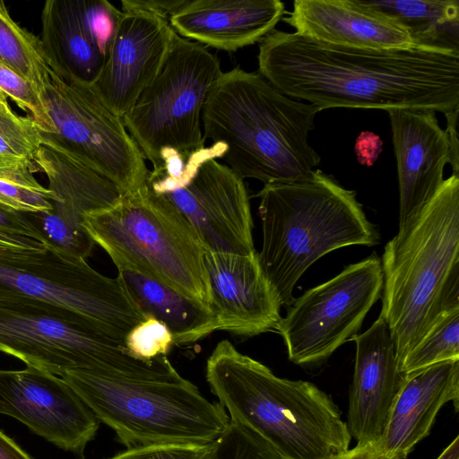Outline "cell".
<instances>
[{"label":"cell","mask_w":459,"mask_h":459,"mask_svg":"<svg viewBox=\"0 0 459 459\" xmlns=\"http://www.w3.org/2000/svg\"><path fill=\"white\" fill-rule=\"evenodd\" d=\"M258 49V73L319 111L414 108L446 115L459 108V50L347 48L275 29Z\"/></svg>","instance_id":"6da1fadb"},{"label":"cell","mask_w":459,"mask_h":459,"mask_svg":"<svg viewBox=\"0 0 459 459\" xmlns=\"http://www.w3.org/2000/svg\"><path fill=\"white\" fill-rule=\"evenodd\" d=\"M319 109L291 100L258 72H222L208 92L204 138L227 147L222 156L241 179L264 185L309 180L321 157L308 143Z\"/></svg>","instance_id":"7a4b0ae2"},{"label":"cell","mask_w":459,"mask_h":459,"mask_svg":"<svg viewBox=\"0 0 459 459\" xmlns=\"http://www.w3.org/2000/svg\"><path fill=\"white\" fill-rule=\"evenodd\" d=\"M205 377L230 419L281 459H333L349 449L348 425L331 396L310 382L276 377L228 340L209 356Z\"/></svg>","instance_id":"3957f363"},{"label":"cell","mask_w":459,"mask_h":459,"mask_svg":"<svg viewBox=\"0 0 459 459\" xmlns=\"http://www.w3.org/2000/svg\"><path fill=\"white\" fill-rule=\"evenodd\" d=\"M382 310L398 368L447 311L459 307V174L385 247Z\"/></svg>","instance_id":"277c9868"},{"label":"cell","mask_w":459,"mask_h":459,"mask_svg":"<svg viewBox=\"0 0 459 459\" xmlns=\"http://www.w3.org/2000/svg\"><path fill=\"white\" fill-rule=\"evenodd\" d=\"M256 196L263 231L258 260L281 306L294 302L297 281L322 256L379 243L356 193L320 169L309 180L264 185Z\"/></svg>","instance_id":"5b68a950"},{"label":"cell","mask_w":459,"mask_h":459,"mask_svg":"<svg viewBox=\"0 0 459 459\" xmlns=\"http://www.w3.org/2000/svg\"><path fill=\"white\" fill-rule=\"evenodd\" d=\"M0 351L61 377L68 371L138 380L182 378L167 356L134 357L125 340L61 307L0 289Z\"/></svg>","instance_id":"8992f818"},{"label":"cell","mask_w":459,"mask_h":459,"mask_svg":"<svg viewBox=\"0 0 459 459\" xmlns=\"http://www.w3.org/2000/svg\"><path fill=\"white\" fill-rule=\"evenodd\" d=\"M82 224L117 269L134 271L210 306L203 244L178 208L147 184L124 194L109 208L84 214Z\"/></svg>","instance_id":"52a82bcc"},{"label":"cell","mask_w":459,"mask_h":459,"mask_svg":"<svg viewBox=\"0 0 459 459\" xmlns=\"http://www.w3.org/2000/svg\"><path fill=\"white\" fill-rule=\"evenodd\" d=\"M60 377L126 448L212 444L230 421L219 402L183 377L138 380L79 370Z\"/></svg>","instance_id":"ba28073f"},{"label":"cell","mask_w":459,"mask_h":459,"mask_svg":"<svg viewBox=\"0 0 459 459\" xmlns=\"http://www.w3.org/2000/svg\"><path fill=\"white\" fill-rule=\"evenodd\" d=\"M221 74L215 54L174 33L161 71L123 117L152 169L158 166L163 148L192 152L204 147V105Z\"/></svg>","instance_id":"9c48e42d"},{"label":"cell","mask_w":459,"mask_h":459,"mask_svg":"<svg viewBox=\"0 0 459 459\" xmlns=\"http://www.w3.org/2000/svg\"><path fill=\"white\" fill-rule=\"evenodd\" d=\"M0 289L77 313L124 340L146 318L118 276H104L85 259L50 246L0 250Z\"/></svg>","instance_id":"30bf717a"},{"label":"cell","mask_w":459,"mask_h":459,"mask_svg":"<svg viewBox=\"0 0 459 459\" xmlns=\"http://www.w3.org/2000/svg\"><path fill=\"white\" fill-rule=\"evenodd\" d=\"M44 100L56 134H47L59 146L124 194L146 184L149 169L123 118L100 100L92 83L63 79L52 70Z\"/></svg>","instance_id":"8fae6325"},{"label":"cell","mask_w":459,"mask_h":459,"mask_svg":"<svg viewBox=\"0 0 459 459\" xmlns=\"http://www.w3.org/2000/svg\"><path fill=\"white\" fill-rule=\"evenodd\" d=\"M383 281L381 259L373 253L295 299L275 329L289 359L297 365H316L351 340L380 299Z\"/></svg>","instance_id":"7c38bea8"},{"label":"cell","mask_w":459,"mask_h":459,"mask_svg":"<svg viewBox=\"0 0 459 459\" xmlns=\"http://www.w3.org/2000/svg\"><path fill=\"white\" fill-rule=\"evenodd\" d=\"M0 414L17 419L56 446L83 457L100 420L61 377L34 368L0 369Z\"/></svg>","instance_id":"4fadbf2b"},{"label":"cell","mask_w":459,"mask_h":459,"mask_svg":"<svg viewBox=\"0 0 459 459\" xmlns=\"http://www.w3.org/2000/svg\"><path fill=\"white\" fill-rule=\"evenodd\" d=\"M161 195L191 224L205 251L240 255L256 252L246 185L227 165L208 160L186 186Z\"/></svg>","instance_id":"5bb4252c"},{"label":"cell","mask_w":459,"mask_h":459,"mask_svg":"<svg viewBox=\"0 0 459 459\" xmlns=\"http://www.w3.org/2000/svg\"><path fill=\"white\" fill-rule=\"evenodd\" d=\"M174 30L168 20L143 12H122L94 90L123 118L157 77L166 61Z\"/></svg>","instance_id":"9a60e30c"},{"label":"cell","mask_w":459,"mask_h":459,"mask_svg":"<svg viewBox=\"0 0 459 459\" xmlns=\"http://www.w3.org/2000/svg\"><path fill=\"white\" fill-rule=\"evenodd\" d=\"M390 118L399 183V230L418 219L444 182V169L452 164L447 133L428 109H392Z\"/></svg>","instance_id":"2e32d148"},{"label":"cell","mask_w":459,"mask_h":459,"mask_svg":"<svg viewBox=\"0 0 459 459\" xmlns=\"http://www.w3.org/2000/svg\"><path fill=\"white\" fill-rule=\"evenodd\" d=\"M204 264L216 331L250 337L276 329L281 306L256 252L240 255L206 251Z\"/></svg>","instance_id":"e0dca14e"},{"label":"cell","mask_w":459,"mask_h":459,"mask_svg":"<svg viewBox=\"0 0 459 459\" xmlns=\"http://www.w3.org/2000/svg\"><path fill=\"white\" fill-rule=\"evenodd\" d=\"M54 194L53 209L33 214L36 225L57 238H86L84 214L115 205L123 195L110 180L79 160L42 132V144L33 160Z\"/></svg>","instance_id":"ac0fdd59"},{"label":"cell","mask_w":459,"mask_h":459,"mask_svg":"<svg viewBox=\"0 0 459 459\" xmlns=\"http://www.w3.org/2000/svg\"><path fill=\"white\" fill-rule=\"evenodd\" d=\"M351 340L356 357L348 429L357 443L377 442L405 375L399 371L394 345L381 316Z\"/></svg>","instance_id":"d6986e66"},{"label":"cell","mask_w":459,"mask_h":459,"mask_svg":"<svg viewBox=\"0 0 459 459\" xmlns=\"http://www.w3.org/2000/svg\"><path fill=\"white\" fill-rule=\"evenodd\" d=\"M282 20L295 32L334 46L390 49L417 45L406 28L366 0H296Z\"/></svg>","instance_id":"ffe728a7"},{"label":"cell","mask_w":459,"mask_h":459,"mask_svg":"<svg viewBox=\"0 0 459 459\" xmlns=\"http://www.w3.org/2000/svg\"><path fill=\"white\" fill-rule=\"evenodd\" d=\"M459 409V359L437 363L405 375L377 442L382 459H405L430 431L441 407Z\"/></svg>","instance_id":"44dd1931"},{"label":"cell","mask_w":459,"mask_h":459,"mask_svg":"<svg viewBox=\"0 0 459 459\" xmlns=\"http://www.w3.org/2000/svg\"><path fill=\"white\" fill-rule=\"evenodd\" d=\"M284 13L280 0H188L169 22L183 38L232 52L259 42Z\"/></svg>","instance_id":"7402d4cb"},{"label":"cell","mask_w":459,"mask_h":459,"mask_svg":"<svg viewBox=\"0 0 459 459\" xmlns=\"http://www.w3.org/2000/svg\"><path fill=\"white\" fill-rule=\"evenodd\" d=\"M50 69L63 79L93 83L106 56L95 39L83 0H48L41 12V39Z\"/></svg>","instance_id":"603a6c76"},{"label":"cell","mask_w":459,"mask_h":459,"mask_svg":"<svg viewBox=\"0 0 459 459\" xmlns=\"http://www.w3.org/2000/svg\"><path fill=\"white\" fill-rule=\"evenodd\" d=\"M117 271L137 307L146 317L163 323L171 332L174 344H193L216 331L208 306L134 271Z\"/></svg>","instance_id":"cb8c5ba5"},{"label":"cell","mask_w":459,"mask_h":459,"mask_svg":"<svg viewBox=\"0 0 459 459\" xmlns=\"http://www.w3.org/2000/svg\"><path fill=\"white\" fill-rule=\"evenodd\" d=\"M401 23L417 45L459 50L458 0H366Z\"/></svg>","instance_id":"d4e9b609"},{"label":"cell","mask_w":459,"mask_h":459,"mask_svg":"<svg viewBox=\"0 0 459 459\" xmlns=\"http://www.w3.org/2000/svg\"><path fill=\"white\" fill-rule=\"evenodd\" d=\"M0 62L29 81L44 99L51 69L40 39L14 22L1 0Z\"/></svg>","instance_id":"484cf974"},{"label":"cell","mask_w":459,"mask_h":459,"mask_svg":"<svg viewBox=\"0 0 459 459\" xmlns=\"http://www.w3.org/2000/svg\"><path fill=\"white\" fill-rule=\"evenodd\" d=\"M35 171L25 163L0 168V205L23 213L51 211L54 194L39 183Z\"/></svg>","instance_id":"4316f807"},{"label":"cell","mask_w":459,"mask_h":459,"mask_svg":"<svg viewBox=\"0 0 459 459\" xmlns=\"http://www.w3.org/2000/svg\"><path fill=\"white\" fill-rule=\"evenodd\" d=\"M459 359V307L446 312L422 341L404 358L399 371L407 375L424 368Z\"/></svg>","instance_id":"83f0119b"},{"label":"cell","mask_w":459,"mask_h":459,"mask_svg":"<svg viewBox=\"0 0 459 459\" xmlns=\"http://www.w3.org/2000/svg\"><path fill=\"white\" fill-rule=\"evenodd\" d=\"M42 144V131L33 119L18 116L7 100H0V156L16 163L34 166Z\"/></svg>","instance_id":"f1b7e54d"},{"label":"cell","mask_w":459,"mask_h":459,"mask_svg":"<svg viewBox=\"0 0 459 459\" xmlns=\"http://www.w3.org/2000/svg\"><path fill=\"white\" fill-rule=\"evenodd\" d=\"M0 90L27 112L43 133L56 134L43 97L29 81L1 62Z\"/></svg>","instance_id":"f546056e"},{"label":"cell","mask_w":459,"mask_h":459,"mask_svg":"<svg viewBox=\"0 0 459 459\" xmlns=\"http://www.w3.org/2000/svg\"><path fill=\"white\" fill-rule=\"evenodd\" d=\"M209 459H281L256 433L230 420L225 432L214 442Z\"/></svg>","instance_id":"4dcf8cb0"},{"label":"cell","mask_w":459,"mask_h":459,"mask_svg":"<svg viewBox=\"0 0 459 459\" xmlns=\"http://www.w3.org/2000/svg\"><path fill=\"white\" fill-rule=\"evenodd\" d=\"M125 343L134 357L151 360L167 356L174 345V339L163 323L152 316H147L129 331Z\"/></svg>","instance_id":"1f68e13d"},{"label":"cell","mask_w":459,"mask_h":459,"mask_svg":"<svg viewBox=\"0 0 459 459\" xmlns=\"http://www.w3.org/2000/svg\"><path fill=\"white\" fill-rule=\"evenodd\" d=\"M214 443L209 445H156L126 448L108 459H209Z\"/></svg>","instance_id":"d6a6232c"},{"label":"cell","mask_w":459,"mask_h":459,"mask_svg":"<svg viewBox=\"0 0 459 459\" xmlns=\"http://www.w3.org/2000/svg\"><path fill=\"white\" fill-rule=\"evenodd\" d=\"M86 13L91 31L107 56L122 11L107 0L86 1Z\"/></svg>","instance_id":"836d02e7"},{"label":"cell","mask_w":459,"mask_h":459,"mask_svg":"<svg viewBox=\"0 0 459 459\" xmlns=\"http://www.w3.org/2000/svg\"><path fill=\"white\" fill-rule=\"evenodd\" d=\"M0 230L13 235L28 237L46 244L42 235L29 220L26 213L8 209L1 205Z\"/></svg>","instance_id":"e575fe53"},{"label":"cell","mask_w":459,"mask_h":459,"mask_svg":"<svg viewBox=\"0 0 459 459\" xmlns=\"http://www.w3.org/2000/svg\"><path fill=\"white\" fill-rule=\"evenodd\" d=\"M188 0H123L121 11H143L169 19L178 12Z\"/></svg>","instance_id":"d590c367"},{"label":"cell","mask_w":459,"mask_h":459,"mask_svg":"<svg viewBox=\"0 0 459 459\" xmlns=\"http://www.w3.org/2000/svg\"><path fill=\"white\" fill-rule=\"evenodd\" d=\"M380 137L372 132H362L356 139L354 151L358 162L367 167L372 166L382 152Z\"/></svg>","instance_id":"8d00e7d4"},{"label":"cell","mask_w":459,"mask_h":459,"mask_svg":"<svg viewBox=\"0 0 459 459\" xmlns=\"http://www.w3.org/2000/svg\"><path fill=\"white\" fill-rule=\"evenodd\" d=\"M48 248V246L33 238L13 235L0 230V250L9 251H42Z\"/></svg>","instance_id":"74e56055"},{"label":"cell","mask_w":459,"mask_h":459,"mask_svg":"<svg viewBox=\"0 0 459 459\" xmlns=\"http://www.w3.org/2000/svg\"><path fill=\"white\" fill-rule=\"evenodd\" d=\"M458 113L459 108L445 115L447 120L446 131L447 133L452 155L451 166L453 173L455 174H459V142L457 137Z\"/></svg>","instance_id":"f35d334b"},{"label":"cell","mask_w":459,"mask_h":459,"mask_svg":"<svg viewBox=\"0 0 459 459\" xmlns=\"http://www.w3.org/2000/svg\"><path fill=\"white\" fill-rule=\"evenodd\" d=\"M333 459H382L377 442L357 443L352 449L337 455Z\"/></svg>","instance_id":"ab89813d"},{"label":"cell","mask_w":459,"mask_h":459,"mask_svg":"<svg viewBox=\"0 0 459 459\" xmlns=\"http://www.w3.org/2000/svg\"><path fill=\"white\" fill-rule=\"evenodd\" d=\"M0 459H32L14 440L0 430Z\"/></svg>","instance_id":"60d3db41"},{"label":"cell","mask_w":459,"mask_h":459,"mask_svg":"<svg viewBox=\"0 0 459 459\" xmlns=\"http://www.w3.org/2000/svg\"><path fill=\"white\" fill-rule=\"evenodd\" d=\"M437 459H459V437L447 446Z\"/></svg>","instance_id":"b9f144b4"},{"label":"cell","mask_w":459,"mask_h":459,"mask_svg":"<svg viewBox=\"0 0 459 459\" xmlns=\"http://www.w3.org/2000/svg\"><path fill=\"white\" fill-rule=\"evenodd\" d=\"M15 163L16 162H13V161L0 156V168L8 167V166H11Z\"/></svg>","instance_id":"7bdbcfd3"},{"label":"cell","mask_w":459,"mask_h":459,"mask_svg":"<svg viewBox=\"0 0 459 459\" xmlns=\"http://www.w3.org/2000/svg\"><path fill=\"white\" fill-rule=\"evenodd\" d=\"M6 95L0 90V100H6Z\"/></svg>","instance_id":"ee69618b"}]
</instances>
